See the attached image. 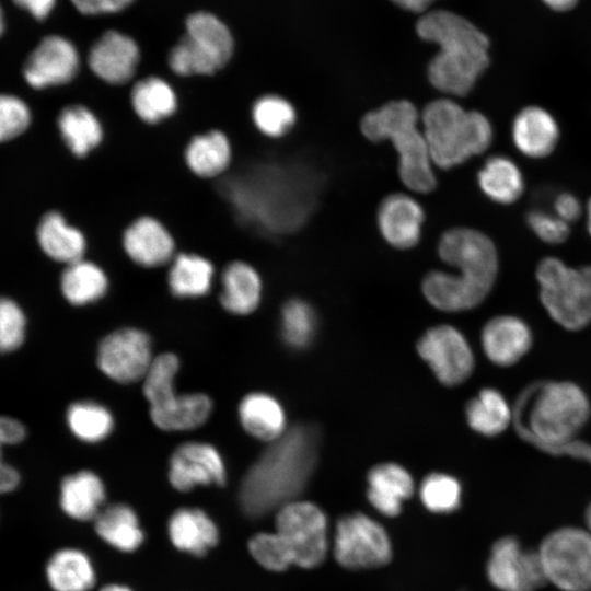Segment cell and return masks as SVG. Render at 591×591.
<instances>
[{"mask_svg": "<svg viewBox=\"0 0 591 591\" xmlns=\"http://www.w3.org/2000/svg\"><path fill=\"white\" fill-rule=\"evenodd\" d=\"M586 217H587V230L591 236V197L589 198L586 206Z\"/></svg>", "mask_w": 591, "mask_h": 591, "instance_id": "52", "label": "cell"}, {"mask_svg": "<svg viewBox=\"0 0 591 591\" xmlns=\"http://www.w3.org/2000/svg\"><path fill=\"white\" fill-rule=\"evenodd\" d=\"M36 237L42 251L55 262L68 265L84 258V233L57 210L48 211L40 218Z\"/></svg>", "mask_w": 591, "mask_h": 591, "instance_id": "28", "label": "cell"}, {"mask_svg": "<svg viewBox=\"0 0 591 591\" xmlns=\"http://www.w3.org/2000/svg\"><path fill=\"white\" fill-rule=\"evenodd\" d=\"M526 223L532 232L547 244L565 242L570 234L569 223L561 220L554 212L533 209L526 215Z\"/></svg>", "mask_w": 591, "mask_h": 591, "instance_id": "45", "label": "cell"}, {"mask_svg": "<svg viewBox=\"0 0 591 591\" xmlns=\"http://www.w3.org/2000/svg\"><path fill=\"white\" fill-rule=\"evenodd\" d=\"M363 135L371 141L390 140L398 153V171L412 190L428 193L434 188L428 144L418 127V113L408 101H393L369 112L361 121Z\"/></svg>", "mask_w": 591, "mask_h": 591, "instance_id": "6", "label": "cell"}, {"mask_svg": "<svg viewBox=\"0 0 591 591\" xmlns=\"http://www.w3.org/2000/svg\"><path fill=\"white\" fill-rule=\"evenodd\" d=\"M57 0H12V2L36 21L46 20L56 5Z\"/></svg>", "mask_w": 591, "mask_h": 591, "instance_id": "48", "label": "cell"}, {"mask_svg": "<svg viewBox=\"0 0 591 591\" xmlns=\"http://www.w3.org/2000/svg\"><path fill=\"white\" fill-rule=\"evenodd\" d=\"M477 181L483 193L493 201L509 205L524 192V177L519 166L505 155L487 159L480 167Z\"/></svg>", "mask_w": 591, "mask_h": 591, "instance_id": "36", "label": "cell"}, {"mask_svg": "<svg viewBox=\"0 0 591 591\" xmlns=\"http://www.w3.org/2000/svg\"><path fill=\"white\" fill-rule=\"evenodd\" d=\"M536 279L540 299L555 322L570 331L591 323V265L575 268L548 256L538 263Z\"/></svg>", "mask_w": 591, "mask_h": 591, "instance_id": "9", "label": "cell"}, {"mask_svg": "<svg viewBox=\"0 0 591 591\" xmlns=\"http://www.w3.org/2000/svg\"><path fill=\"white\" fill-rule=\"evenodd\" d=\"M438 252L455 271L427 274L421 283L426 300L444 312L466 311L482 303L491 291L498 271L493 241L479 231L457 228L442 235Z\"/></svg>", "mask_w": 591, "mask_h": 591, "instance_id": "2", "label": "cell"}, {"mask_svg": "<svg viewBox=\"0 0 591 591\" xmlns=\"http://www.w3.org/2000/svg\"><path fill=\"white\" fill-rule=\"evenodd\" d=\"M57 127L63 143L79 159L92 153L104 139L102 121L83 104L65 106L58 114Z\"/></svg>", "mask_w": 591, "mask_h": 591, "instance_id": "30", "label": "cell"}, {"mask_svg": "<svg viewBox=\"0 0 591 591\" xmlns=\"http://www.w3.org/2000/svg\"><path fill=\"white\" fill-rule=\"evenodd\" d=\"M422 132L432 163L441 169L453 167L483 153L493 141V127L485 115L465 111L447 99L427 105L422 113Z\"/></svg>", "mask_w": 591, "mask_h": 591, "instance_id": "7", "label": "cell"}, {"mask_svg": "<svg viewBox=\"0 0 591 591\" xmlns=\"http://www.w3.org/2000/svg\"><path fill=\"white\" fill-rule=\"evenodd\" d=\"M228 474L220 451L206 441L179 444L169 460L167 479L181 493L198 486H224Z\"/></svg>", "mask_w": 591, "mask_h": 591, "instance_id": "16", "label": "cell"}, {"mask_svg": "<svg viewBox=\"0 0 591 591\" xmlns=\"http://www.w3.org/2000/svg\"><path fill=\"white\" fill-rule=\"evenodd\" d=\"M215 274L213 264L205 256L196 253L175 254L167 270V287L176 298L204 297L212 288Z\"/></svg>", "mask_w": 591, "mask_h": 591, "instance_id": "34", "label": "cell"}, {"mask_svg": "<svg viewBox=\"0 0 591 591\" xmlns=\"http://www.w3.org/2000/svg\"><path fill=\"white\" fill-rule=\"evenodd\" d=\"M45 576L54 591H89L96 582L91 558L76 547L56 551L46 563Z\"/></svg>", "mask_w": 591, "mask_h": 591, "instance_id": "31", "label": "cell"}, {"mask_svg": "<svg viewBox=\"0 0 591 591\" xmlns=\"http://www.w3.org/2000/svg\"><path fill=\"white\" fill-rule=\"evenodd\" d=\"M139 60L140 51L136 42L116 31L104 33L88 55L90 70L112 85L128 83L137 71Z\"/></svg>", "mask_w": 591, "mask_h": 591, "instance_id": "19", "label": "cell"}, {"mask_svg": "<svg viewBox=\"0 0 591 591\" xmlns=\"http://www.w3.org/2000/svg\"><path fill=\"white\" fill-rule=\"evenodd\" d=\"M25 434L22 422L11 417L0 416V494L14 490L20 483L18 471L2 459L3 448L21 442Z\"/></svg>", "mask_w": 591, "mask_h": 591, "instance_id": "44", "label": "cell"}, {"mask_svg": "<svg viewBox=\"0 0 591 591\" xmlns=\"http://www.w3.org/2000/svg\"><path fill=\"white\" fill-rule=\"evenodd\" d=\"M187 169L200 178L222 175L232 161V146L228 136L219 129H210L193 136L183 152Z\"/></svg>", "mask_w": 591, "mask_h": 591, "instance_id": "29", "label": "cell"}, {"mask_svg": "<svg viewBox=\"0 0 591 591\" xmlns=\"http://www.w3.org/2000/svg\"><path fill=\"white\" fill-rule=\"evenodd\" d=\"M486 570L500 591H536L547 582L538 552L525 549L513 536L493 545Z\"/></svg>", "mask_w": 591, "mask_h": 591, "instance_id": "15", "label": "cell"}, {"mask_svg": "<svg viewBox=\"0 0 591 591\" xmlns=\"http://www.w3.org/2000/svg\"><path fill=\"white\" fill-rule=\"evenodd\" d=\"M334 556L348 569L374 568L387 564L392 556L384 528L368 515L355 512L336 522Z\"/></svg>", "mask_w": 591, "mask_h": 591, "instance_id": "12", "label": "cell"}, {"mask_svg": "<svg viewBox=\"0 0 591 591\" xmlns=\"http://www.w3.org/2000/svg\"><path fill=\"white\" fill-rule=\"evenodd\" d=\"M424 506L431 512L447 513L456 510L461 503L459 480L444 473L427 475L419 490Z\"/></svg>", "mask_w": 591, "mask_h": 591, "instance_id": "41", "label": "cell"}, {"mask_svg": "<svg viewBox=\"0 0 591 591\" xmlns=\"http://www.w3.org/2000/svg\"><path fill=\"white\" fill-rule=\"evenodd\" d=\"M392 1L405 10H408L412 12H424L436 0H392Z\"/></svg>", "mask_w": 591, "mask_h": 591, "instance_id": "49", "label": "cell"}, {"mask_svg": "<svg viewBox=\"0 0 591 591\" xmlns=\"http://www.w3.org/2000/svg\"><path fill=\"white\" fill-rule=\"evenodd\" d=\"M80 56L76 46L60 35H48L33 48L23 63V78L43 90L71 82L78 74Z\"/></svg>", "mask_w": 591, "mask_h": 591, "instance_id": "17", "label": "cell"}, {"mask_svg": "<svg viewBox=\"0 0 591 591\" xmlns=\"http://www.w3.org/2000/svg\"><path fill=\"white\" fill-rule=\"evenodd\" d=\"M166 530L170 542L177 551L195 557L207 555L220 540L216 522L196 507H182L173 511Z\"/></svg>", "mask_w": 591, "mask_h": 591, "instance_id": "21", "label": "cell"}, {"mask_svg": "<svg viewBox=\"0 0 591 591\" xmlns=\"http://www.w3.org/2000/svg\"><path fill=\"white\" fill-rule=\"evenodd\" d=\"M179 367L175 354H160L142 380L150 418L163 431L196 429L209 419L213 410L212 399L205 393H176L175 378Z\"/></svg>", "mask_w": 591, "mask_h": 591, "instance_id": "8", "label": "cell"}, {"mask_svg": "<svg viewBox=\"0 0 591 591\" xmlns=\"http://www.w3.org/2000/svg\"><path fill=\"white\" fill-rule=\"evenodd\" d=\"M559 135L555 117L537 105L522 108L512 121V141L523 155L531 159L548 157L555 150Z\"/></svg>", "mask_w": 591, "mask_h": 591, "instance_id": "22", "label": "cell"}, {"mask_svg": "<svg viewBox=\"0 0 591 591\" xmlns=\"http://www.w3.org/2000/svg\"><path fill=\"white\" fill-rule=\"evenodd\" d=\"M105 498L102 478L89 470L67 475L60 484L59 505L72 520H94L103 509Z\"/></svg>", "mask_w": 591, "mask_h": 591, "instance_id": "27", "label": "cell"}, {"mask_svg": "<svg viewBox=\"0 0 591 591\" xmlns=\"http://www.w3.org/2000/svg\"><path fill=\"white\" fill-rule=\"evenodd\" d=\"M5 24H7L5 14H4L3 8L0 4V37L5 32Z\"/></svg>", "mask_w": 591, "mask_h": 591, "instance_id": "53", "label": "cell"}, {"mask_svg": "<svg viewBox=\"0 0 591 591\" xmlns=\"http://www.w3.org/2000/svg\"><path fill=\"white\" fill-rule=\"evenodd\" d=\"M536 396L529 412V426L514 418L520 436L548 452L573 451L586 459L591 447L572 445V438L590 417V402L586 393L567 381L547 382L535 387Z\"/></svg>", "mask_w": 591, "mask_h": 591, "instance_id": "5", "label": "cell"}, {"mask_svg": "<svg viewBox=\"0 0 591 591\" xmlns=\"http://www.w3.org/2000/svg\"><path fill=\"white\" fill-rule=\"evenodd\" d=\"M32 113L19 96L0 93V142L21 136L31 125Z\"/></svg>", "mask_w": 591, "mask_h": 591, "instance_id": "42", "label": "cell"}, {"mask_svg": "<svg viewBox=\"0 0 591 591\" xmlns=\"http://www.w3.org/2000/svg\"><path fill=\"white\" fill-rule=\"evenodd\" d=\"M121 246L127 257L143 268L170 264L175 256V240L162 221L153 216L135 218L123 231Z\"/></svg>", "mask_w": 591, "mask_h": 591, "instance_id": "18", "label": "cell"}, {"mask_svg": "<svg viewBox=\"0 0 591 591\" xmlns=\"http://www.w3.org/2000/svg\"><path fill=\"white\" fill-rule=\"evenodd\" d=\"M416 349L439 382L447 386L459 385L473 373L475 359L471 345L452 325L430 327L418 339Z\"/></svg>", "mask_w": 591, "mask_h": 591, "instance_id": "14", "label": "cell"}, {"mask_svg": "<svg viewBox=\"0 0 591 591\" xmlns=\"http://www.w3.org/2000/svg\"><path fill=\"white\" fill-rule=\"evenodd\" d=\"M538 555L547 582L561 591H591V532L566 526L551 532Z\"/></svg>", "mask_w": 591, "mask_h": 591, "instance_id": "11", "label": "cell"}, {"mask_svg": "<svg viewBox=\"0 0 591 591\" xmlns=\"http://www.w3.org/2000/svg\"><path fill=\"white\" fill-rule=\"evenodd\" d=\"M317 318L314 309L304 300H288L280 314V332L285 344L296 350L309 347L315 337Z\"/></svg>", "mask_w": 591, "mask_h": 591, "instance_id": "40", "label": "cell"}, {"mask_svg": "<svg viewBox=\"0 0 591 591\" xmlns=\"http://www.w3.org/2000/svg\"><path fill=\"white\" fill-rule=\"evenodd\" d=\"M586 523H587L588 530L591 532V503L589 505L586 511Z\"/></svg>", "mask_w": 591, "mask_h": 591, "instance_id": "54", "label": "cell"}, {"mask_svg": "<svg viewBox=\"0 0 591 591\" xmlns=\"http://www.w3.org/2000/svg\"><path fill=\"white\" fill-rule=\"evenodd\" d=\"M93 522L97 536L121 553L137 551L144 541L139 518L127 503L115 502L103 507Z\"/></svg>", "mask_w": 591, "mask_h": 591, "instance_id": "32", "label": "cell"}, {"mask_svg": "<svg viewBox=\"0 0 591 591\" xmlns=\"http://www.w3.org/2000/svg\"><path fill=\"white\" fill-rule=\"evenodd\" d=\"M71 2L79 12L93 15L120 11L132 0H71Z\"/></svg>", "mask_w": 591, "mask_h": 591, "instance_id": "47", "label": "cell"}, {"mask_svg": "<svg viewBox=\"0 0 591 591\" xmlns=\"http://www.w3.org/2000/svg\"><path fill=\"white\" fill-rule=\"evenodd\" d=\"M424 211L420 205L404 194L387 196L378 212L380 231L387 243L396 248H409L420 237Z\"/></svg>", "mask_w": 591, "mask_h": 591, "instance_id": "23", "label": "cell"}, {"mask_svg": "<svg viewBox=\"0 0 591 591\" xmlns=\"http://www.w3.org/2000/svg\"><path fill=\"white\" fill-rule=\"evenodd\" d=\"M105 270L84 258L68 264L60 277V289L72 305L82 306L101 300L108 291Z\"/></svg>", "mask_w": 591, "mask_h": 591, "instance_id": "35", "label": "cell"}, {"mask_svg": "<svg viewBox=\"0 0 591 591\" xmlns=\"http://www.w3.org/2000/svg\"><path fill=\"white\" fill-rule=\"evenodd\" d=\"M25 316L11 299L0 297V354L10 352L24 340Z\"/></svg>", "mask_w": 591, "mask_h": 591, "instance_id": "43", "label": "cell"}, {"mask_svg": "<svg viewBox=\"0 0 591 591\" xmlns=\"http://www.w3.org/2000/svg\"><path fill=\"white\" fill-rule=\"evenodd\" d=\"M416 31L440 48L428 66L431 84L448 94H467L489 63L487 36L466 19L445 10L425 13Z\"/></svg>", "mask_w": 591, "mask_h": 591, "instance_id": "3", "label": "cell"}, {"mask_svg": "<svg viewBox=\"0 0 591 591\" xmlns=\"http://www.w3.org/2000/svg\"><path fill=\"white\" fill-rule=\"evenodd\" d=\"M66 418L73 436L86 443L107 439L115 426L112 412L94 401L72 403L67 409Z\"/></svg>", "mask_w": 591, "mask_h": 591, "instance_id": "38", "label": "cell"}, {"mask_svg": "<svg viewBox=\"0 0 591 591\" xmlns=\"http://www.w3.org/2000/svg\"><path fill=\"white\" fill-rule=\"evenodd\" d=\"M554 213L567 223L577 221L582 215L580 200L570 193H560L554 199Z\"/></svg>", "mask_w": 591, "mask_h": 591, "instance_id": "46", "label": "cell"}, {"mask_svg": "<svg viewBox=\"0 0 591 591\" xmlns=\"http://www.w3.org/2000/svg\"><path fill=\"white\" fill-rule=\"evenodd\" d=\"M100 591H134V590L126 584L108 583V584H105Z\"/></svg>", "mask_w": 591, "mask_h": 591, "instance_id": "51", "label": "cell"}, {"mask_svg": "<svg viewBox=\"0 0 591 591\" xmlns=\"http://www.w3.org/2000/svg\"><path fill=\"white\" fill-rule=\"evenodd\" d=\"M548 7L557 11H566L573 8L578 0H543Z\"/></svg>", "mask_w": 591, "mask_h": 591, "instance_id": "50", "label": "cell"}, {"mask_svg": "<svg viewBox=\"0 0 591 591\" xmlns=\"http://www.w3.org/2000/svg\"><path fill=\"white\" fill-rule=\"evenodd\" d=\"M153 359L150 336L136 327L111 332L101 340L96 354L101 372L120 384L142 381Z\"/></svg>", "mask_w": 591, "mask_h": 591, "instance_id": "13", "label": "cell"}, {"mask_svg": "<svg viewBox=\"0 0 591 591\" xmlns=\"http://www.w3.org/2000/svg\"><path fill=\"white\" fill-rule=\"evenodd\" d=\"M186 35L171 49L170 69L177 76H210L222 69L233 54L228 27L207 12L192 14Z\"/></svg>", "mask_w": 591, "mask_h": 591, "instance_id": "10", "label": "cell"}, {"mask_svg": "<svg viewBox=\"0 0 591 591\" xmlns=\"http://www.w3.org/2000/svg\"><path fill=\"white\" fill-rule=\"evenodd\" d=\"M251 118L256 129L266 137L285 136L294 125L297 115L293 105L277 94H265L254 101Z\"/></svg>", "mask_w": 591, "mask_h": 591, "instance_id": "39", "label": "cell"}, {"mask_svg": "<svg viewBox=\"0 0 591 591\" xmlns=\"http://www.w3.org/2000/svg\"><path fill=\"white\" fill-rule=\"evenodd\" d=\"M237 416L245 432L263 442L271 443L288 430L283 406L265 392H251L243 396Z\"/></svg>", "mask_w": 591, "mask_h": 591, "instance_id": "24", "label": "cell"}, {"mask_svg": "<svg viewBox=\"0 0 591 591\" xmlns=\"http://www.w3.org/2000/svg\"><path fill=\"white\" fill-rule=\"evenodd\" d=\"M465 417L474 431L486 437H495L508 428L512 412L499 391L485 387L468 401Z\"/></svg>", "mask_w": 591, "mask_h": 591, "instance_id": "37", "label": "cell"}, {"mask_svg": "<svg viewBox=\"0 0 591 591\" xmlns=\"http://www.w3.org/2000/svg\"><path fill=\"white\" fill-rule=\"evenodd\" d=\"M221 306L233 315H248L259 306L263 282L258 271L248 263L233 260L221 274Z\"/></svg>", "mask_w": 591, "mask_h": 591, "instance_id": "26", "label": "cell"}, {"mask_svg": "<svg viewBox=\"0 0 591 591\" xmlns=\"http://www.w3.org/2000/svg\"><path fill=\"white\" fill-rule=\"evenodd\" d=\"M129 100L137 118L147 125L162 123L172 117L178 107L175 90L167 81L155 76L136 81Z\"/></svg>", "mask_w": 591, "mask_h": 591, "instance_id": "33", "label": "cell"}, {"mask_svg": "<svg viewBox=\"0 0 591 591\" xmlns=\"http://www.w3.org/2000/svg\"><path fill=\"white\" fill-rule=\"evenodd\" d=\"M480 339L487 358L497 366L508 367L517 363L530 350L533 336L521 318L500 315L485 324Z\"/></svg>", "mask_w": 591, "mask_h": 591, "instance_id": "20", "label": "cell"}, {"mask_svg": "<svg viewBox=\"0 0 591 591\" xmlns=\"http://www.w3.org/2000/svg\"><path fill=\"white\" fill-rule=\"evenodd\" d=\"M326 517L313 502L294 500L276 513L275 532H259L247 542L255 561L270 571H283L291 565L320 566L327 553Z\"/></svg>", "mask_w": 591, "mask_h": 591, "instance_id": "4", "label": "cell"}, {"mask_svg": "<svg viewBox=\"0 0 591 591\" xmlns=\"http://www.w3.org/2000/svg\"><path fill=\"white\" fill-rule=\"evenodd\" d=\"M320 444V429L312 424L294 425L268 443L241 482L242 511L257 519L297 500L316 467Z\"/></svg>", "mask_w": 591, "mask_h": 591, "instance_id": "1", "label": "cell"}, {"mask_svg": "<svg viewBox=\"0 0 591 591\" xmlns=\"http://www.w3.org/2000/svg\"><path fill=\"white\" fill-rule=\"evenodd\" d=\"M367 497L382 514L395 517L402 510V501L414 494V480L408 471L397 463L385 462L370 468Z\"/></svg>", "mask_w": 591, "mask_h": 591, "instance_id": "25", "label": "cell"}]
</instances>
